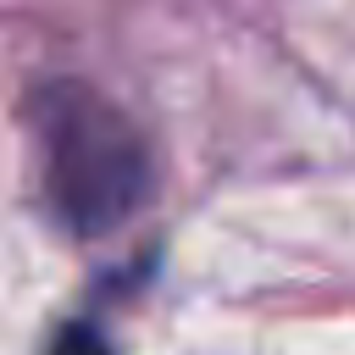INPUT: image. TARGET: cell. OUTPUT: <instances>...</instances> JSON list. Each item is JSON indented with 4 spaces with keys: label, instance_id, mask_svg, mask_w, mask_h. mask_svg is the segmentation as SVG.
<instances>
[{
    "label": "cell",
    "instance_id": "cell-1",
    "mask_svg": "<svg viewBox=\"0 0 355 355\" xmlns=\"http://www.w3.org/2000/svg\"><path fill=\"white\" fill-rule=\"evenodd\" d=\"M44 200L78 239L122 227L150 200V150L139 128L89 83H44L28 105Z\"/></svg>",
    "mask_w": 355,
    "mask_h": 355
},
{
    "label": "cell",
    "instance_id": "cell-2",
    "mask_svg": "<svg viewBox=\"0 0 355 355\" xmlns=\"http://www.w3.org/2000/svg\"><path fill=\"white\" fill-rule=\"evenodd\" d=\"M50 355H111V344L100 338V327H89V322H67V327H55Z\"/></svg>",
    "mask_w": 355,
    "mask_h": 355
}]
</instances>
